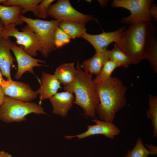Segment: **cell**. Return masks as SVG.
<instances>
[{
  "label": "cell",
  "mask_w": 157,
  "mask_h": 157,
  "mask_svg": "<svg viewBox=\"0 0 157 157\" xmlns=\"http://www.w3.org/2000/svg\"><path fill=\"white\" fill-rule=\"evenodd\" d=\"M96 85L99 100L96 112L101 120L113 122L116 113L126 104L127 87L120 79L112 76L103 84Z\"/></svg>",
  "instance_id": "cell-1"
},
{
  "label": "cell",
  "mask_w": 157,
  "mask_h": 157,
  "mask_svg": "<svg viewBox=\"0 0 157 157\" xmlns=\"http://www.w3.org/2000/svg\"><path fill=\"white\" fill-rule=\"evenodd\" d=\"M76 69L74 80L65 85L64 89L74 93L75 97L73 103L80 106L86 116L96 118V109L99 100L92 74L83 71L78 61L77 62Z\"/></svg>",
  "instance_id": "cell-2"
},
{
  "label": "cell",
  "mask_w": 157,
  "mask_h": 157,
  "mask_svg": "<svg viewBox=\"0 0 157 157\" xmlns=\"http://www.w3.org/2000/svg\"><path fill=\"white\" fill-rule=\"evenodd\" d=\"M152 25L151 22L130 24L115 43L128 57L132 63L137 64L146 59L147 40Z\"/></svg>",
  "instance_id": "cell-3"
},
{
  "label": "cell",
  "mask_w": 157,
  "mask_h": 157,
  "mask_svg": "<svg viewBox=\"0 0 157 157\" xmlns=\"http://www.w3.org/2000/svg\"><path fill=\"white\" fill-rule=\"evenodd\" d=\"M46 114L40 104L31 102H24L6 96L0 107V120L9 123L25 121L28 115Z\"/></svg>",
  "instance_id": "cell-4"
},
{
  "label": "cell",
  "mask_w": 157,
  "mask_h": 157,
  "mask_svg": "<svg viewBox=\"0 0 157 157\" xmlns=\"http://www.w3.org/2000/svg\"><path fill=\"white\" fill-rule=\"evenodd\" d=\"M21 20L32 29L38 38L42 47L41 53L45 58L56 50L54 44L55 31L60 21L52 20L46 21L39 19H33L22 15Z\"/></svg>",
  "instance_id": "cell-5"
},
{
  "label": "cell",
  "mask_w": 157,
  "mask_h": 157,
  "mask_svg": "<svg viewBox=\"0 0 157 157\" xmlns=\"http://www.w3.org/2000/svg\"><path fill=\"white\" fill-rule=\"evenodd\" d=\"M17 25L12 23L4 27L0 34V37L6 39L13 37L16 42L22 47L24 50L32 56L37 54V52H42V47L37 35L31 28L27 24L23 27L21 31L16 27Z\"/></svg>",
  "instance_id": "cell-6"
},
{
  "label": "cell",
  "mask_w": 157,
  "mask_h": 157,
  "mask_svg": "<svg viewBox=\"0 0 157 157\" xmlns=\"http://www.w3.org/2000/svg\"><path fill=\"white\" fill-rule=\"evenodd\" d=\"M153 2L152 0H114L110 4L113 8H122L130 12V15L122 18L120 21L130 25L151 22L149 9Z\"/></svg>",
  "instance_id": "cell-7"
},
{
  "label": "cell",
  "mask_w": 157,
  "mask_h": 157,
  "mask_svg": "<svg viewBox=\"0 0 157 157\" xmlns=\"http://www.w3.org/2000/svg\"><path fill=\"white\" fill-rule=\"evenodd\" d=\"M47 14L60 22L69 21L84 24L92 20L98 22L93 15L84 14L76 10L68 0H58L54 4H51Z\"/></svg>",
  "instance_id": "cell-8"
},
{
  "label": "cell",
  "mask_w": 157,
  "mask_h": 157,
  "mask_svg": "<svg viewBox=\"0 0 157 157\" xmlns=\"http://www.w3.org/2000/svg\"><path fill=\"white\" fill-rule=\"evenodd\" d=\"M11 49L17 64V71L15 75L17 79L21 78L23 74L27 72L34 75L33 68L35 67L46 66L39 63H45V61L34 58L26 52L22 47L17 46L15 42H12Z\"/></svg>",
  "instance_id": "cell-9"
},
{
  "label": "cell",
  "mask_w": 157,
  "mask_h": 157,
  "mask_svg": "<svg viewBox=\"0 0 157 157\" xmlns=\"http://www.w3.org/2000/svg\"><path fill=\"white\" fill-rule=\"evenodd\" d=\"M5 95L14 99L24 102H30L35 99L38 94L28 83L12 80L1 85Z\"/></svg>",
  "instance_id": "cell-10"
},
{
  "label": "cell",
  "mask_w": 157,
  "mask_h": 157,
  "mask_svg": "<svg viewBox=\"0 0 157 157\" xmlns=\"http://www.w3.org/2000/svg\"><path fill=\"white\" fill-rule=\"evenodd\" d=\"M126 26H124L113 31L106 32L103 31L99 34H91L86 32L80 37L88 42L93 46L96 53L105 51L110 43H116L121 37Z\"/></svg>",
  "instance_id": "cell-11"
},
{
  "label": "cell",
  "mask_w": 157,
  "mask_h": 157,
  "mask_svg": "<svg viewBox=\"0 0 157 157\" xmlns=\"http://www.w3.org/2000/svg\"><path fill=\"white\" fill-rule=\"evenodd\" d=\"M92 121L96 124L88 125V129L85 132L76 135H66L65 137L67 139L75 137L81 139L91 135H102L113 139L120 133L119 129L112 122L99 120L96 118Z\"/></svg>",
  "instance_id": "cell-12"
},
{
  "label": "cell",
  "mask_w": 157,
  "mask_h": 157,
  "mask_svg": "<svg viewBox=\"0 0 157 157\" xmlns=\"http://www.w3.org/2000/svg\"><path fill=\"white\" fill-rule=\"evenodd\" d=\"M60 83L54 74L43 71L40 81V87L36 91L39 95V104L44 99H49L58 92L61 88Z\"/></svg>",
  "instance_id": "cell-13"
},
{
  "label": "cell",
  "mask_w": 157,
  "mask_h": 157,
  "mask_svg": "<svg viewBox=\"0 0 157 157\" xmlns=\"http://www.w3.org/2000/svg\"><path fill=\"white\" fill-rule=\"evenodd\" d=\"M12 42L10 38L4 39L0 37V69L7 80H12L11 69L15 67L14 61L15 59L10 52Z\"/></svg>",
  "instance_id": "cell-14"
},
{
  "label": "cell",
  "mask_w": 157,
  "mask_h": 157,
  "mask_svg": "<svg viewBox=\"0 0 157 157\" xmlns=\"http://www.w3.org/2000/svg\"><path fill=\"white\" fill-rule=\"evenodd\" d=\"M73 94L65 91L57 92L50 98L53 107V113L62 117L66 116L73 106L74 99Z\"/></svg>",
  "instance_id": "cell-15"
},
{
  "label": "cell",
  "mask_w": 157,
  "mask_h": 157,
  "mask_svg": "<svg viewBox=\"0 0 157 157\" xmlns=\"http://www.w3.org/2000/svg\"><path fill=\"white\" fill-rule=\"evenodd\" d=\"M109 50L101 53H96L91 58L84 60L81 65L84 71L97 75L105 63L109 60Z\"/></svg>",
  "instance_id": "cell-16"
},
{
  "label": "cell",
  "mask_w": 157,
  "mask_h": 157,
  "mask_svg": "<svg viewBox=\"0 0 157 157\" xmlns=\"http://www.w3.org/2000/svg\"><path fill=\"white\" fill-rule=\"evenodd\" d=\"M22 9L21 8L18 6L0 5V20L4 27L12 23L17 25L23 24L24 22L20 18Z\"/></svg>",
  "instance_id": "cell-17"
},
{
  "label": "cell",
  "mask_w": 157,
  "mask_h": 157,
  "mask_svg": "<svg viewBox=\"0 0 157 157\" xmlns=\"http://www.w3.org/2000/svg\"><path fill=\"white\" fill-rule=\"evenodd\" d=\"M156 30L153 24L147 35L145 48L146 59L149 60L156 73L157 72V41L154 34Z\"/></svg>",
  "instance_id": "cell-18"
},
{
  "label": "cell",
  "mask_w": 157,
  "mask_h": 157,
  "mask_svg": "<svg viewBox=\"0 0 157 157\" xmlns=\"http://www.w3.org/2000/svg\"><path fill=\"white\" fill-rule=\"evenodd\" d=\"M76 74V70L74 62L64 63L56 69L54 75L60 83L65 85L72 82Z\"/></svg>",
  "instance_id": "cell-19"
},
{
  "label": "cell",
  "mask_w": 157,
  "mask_h": 157,
  "mask_svg": "<svg viewBox=\"0 0 157 157\" xmlns=\"http://www.w3.org/2000/svg\"><path fill=\"white\" fill-rule=\"evenodd\" d=\"M58 27L72 39L80 37L86 30L85 24L69 21L60 22Z\"/></svg>",
  "instance_id": "cell-20"
},
{
  "label": "cell",
  "mask_w": 157,
  "mask_h": 157,
  "mask_svg": "<svg viewBox=\"0 0 157 157\" xmlns=\"http://www.w3.org/2000/svg\"><path fill=\"white\" fill-rule=\"evenodd\" d=\"M42 0H6L3 3L6 6H16L21 8V14L30 11L38 17L37 7Z\"/></svg>",
  "instance_id": "cell-21"
},
{
  "label": "cell",
  "mask_w": 157,
  "mask_h": 157,
  "mask_svg": "<svg viewBox=\"0 0 157 157\" xmlns=\"http://www.w3.org/2000/svg\"><path fill=\"white\" fill-rule=\"evenodd\" d=\"M108 58L109 60L125 68H127L132 64L128 57L115 43L113 48L109 50Z\"/></svg>",
  "instance_id": "cell-22"
},
{
  "label": "cell",
  "mask_w": 157,
  "mask_h": 157,
  "mask_svg": "<svg viewBox=\"0 0 157 157\" xmlns=\"http://www.w3.org/2000/svg\"><path fill=\"white\" fill-rule=\"evenodd\" d=\"M148 100L149 107L146 114L147 118L152 122L151 124L153 128V136L156 138L157 136V96L149 94Z\"/></svg>",
  "instance_id": "cell-23"
},
{
  "label": "cell",
  "mask_w": 157,
  "mask_h": 157,
  "mask_svg": "<svg viewBox=\"0 0 157 157\" xmlns=\"http://www.w3.org/2000/svg\"><path fill=\"white\" fill-rule=\"evenodd\" d=\"M119 67V64L108 60L105 63L99 74L93 80L94 82L97 85L103 84L111 76L112 73L115 69Z\"/></svg>",
  "instance_id": "cell-24"
},
{
  "label": "cell",
  "mask_w": 157,
  "mask_h": 157,
  "mask_svg": "<svg viewBox=\"0 0 157 157\" xmlns=\"http://www.w3.org/2000/svg\"><path fill=\"white\" fill-rule=\"evenodd\" d=\"M149 154L151 155L150 151L144 146L142 138L138 137L134 147L127 151L125 157H148Z\"/></svg>",
  "instance_id": "cell-25"
},
{
  "label": "cell",
  "mask_w": 157,
  "mask_h": 157,
  "mask_svg": "<svg viewBox=\"0 0 157 157\" xmlns=\"http://www.w3.org/2000/svg\"><path fill=\"white\" fill-rule=\"evenodd\" d=\"M71 37L58 27L54 35V44L56 48H60L69 43Z\"/></svg>",
  "instance_id": "cell-26"
},
{
  "label": "cell",
  "mask_w": 157,
  "mask_h": 157,
  "mask_svg": "<svg viewBox=\"0 0 157 157\" xmlns=\"http://www.w3.org/2000/svg\"><path fill=\"white\" fill-rule=\"evenodd\" d=\"M54 1L53 0H42L38 6V17L44 19L46 18L48 15L47 12L49 8Z\"/></svg>",
  "instance_id": "cell-27"
},
{
  "label": "cell",
  "mask_w": 157,
  "mask_h": 157,
  "mask_svg": "<svg viewBox=\"0 0 157 157\" xmlns=\"http://www.w3.org/2000/svg\"><path fill=\"white\" fill-rule=\"evenodd\" d=\"M149 13L152 19L156 21L157 20V7L155 4L152 3L149 9Z\"/></svg>",
  "instance_id": "cell-28"
},
{
  "label": "cell",
  "mask_w": 157,
  "mask_h": 157,
  "mask_svg": "<svg viewBox=\"0 0 157 157\" xmlns=\"http://www.w3.org/2000/svg\"><path fill=\"white\" fill-rule=\"evenodd\" d=\"M145 145L149 149L151 153V155H156L157 147L151 144H145Z\"/></svg>",
  "instance_id": "cell-29"
},
{
  "label": "cell",
  "mask_w": 157,
  "mask_h": 157,
  "mask_svg": "<svg viewBox=\"0 0 157 157\" xmlns=\"http://www.w3.org/2000/svg\"><path fill=\"white\" fill-rule=\"evenodd\" d=\"M5 97V95L3 91L1 86L0 85V107L3 103Z\"/></svg>",
  "instance_id": "cell-30"
},
{
  "label": "cell",
  "mask_w": 157,
  "mask_h": 157,
  "mask_svg": "<svg viewBox=\"0 0 157 157\" xmlns=\"http://www.w3.org/2000/svg\"><path fill=\"white\" fill-rule=\"evenodd\" d=\"M0 157H12L11 155L4 151H0Z\"/></svg>",
  "instance_id": "cell-31"
},
{
  "label": "cell",
  "mask_w": 157,
  "mask_h": 157,
  "mask_svg": "<svg viewBox=\"0 0 157 157\" xmlns=\"http://www.w3.org/2000/svg\"><path fill=\"white\" fill-rule=\"evenodd\" d=\"M7 82V80H4L2 77V74L1 69H0V85L5 84Z\"/></svg>",
  "instance_id": "cell-32"
},
{
  "label": "cell",
  "mask_w": 157,
  "mask_h": 157,
  "mask_svg": "<svg viewBox=\"0 0 157 157\" xmlns=\"http://www.w3.org/2000/svg\"><path fill=\"white\" fill-rule=\"evenodd\" d=\"M101 6H106L108 2V1L107 0H98Z\"/></svg>",
  "instance_id": "cell-33"
},
{
  "label": "cell",
  "mask_w": 157,
  "mask_h": 157,
  "mask_svg": "<svg viewBox=\"0 0 157 157\" xmlns=\"http://www.w3.org/2000/svg\"><path fill=\"white\" fill-rule=\"evenodd\" d=\"M4 27L2 23L0 20V34L2 31Z\"/></svg>",
  "instance_id": "cell-34"
},
{
  "label": "cell",
  "mask_w": 157,
  "mask_h": 157,
  "mask_svg": "<svg viewBox=\"0 0 157 157\" xmlns=\"http://www.w3.org/2000/svg\"><path fill=\"white\" fill-rule=\"evenodd\" d=\"M6 1V0H0V5L3 4Z\"/></svg>",
  "instance_id": "cell-35"
}]
</instances>
